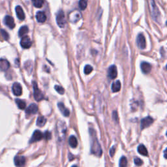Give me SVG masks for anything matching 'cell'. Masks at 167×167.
Segmentation results:
<instances>
[{"mask_svg": "<svg viewBox=\"0 0 167 167\" xmlns=\"http://www.w3.org/2000/svg\"><path fill=\"white\" fill-rule=\"evenodd\" d=\"M33 95L34 98L37 101H40L44 99V95L43 93L38 88L37 84L35 82H33Z\"/></svg>", "mask_w": 167, "mask_h": 167, "instance_id": "obj_5", "label": "cell"}, {"mask_svg": "<svg viewBox=\"0 0 167 167\" xmlns=\"http://www.w3.org/2000/svg\"><path fill=\"white\" fill-rule=\"evenodd\" d=\"M166 150H165V152H164V157H165V158H166Z\"/></svg>", "mask_w": 167, "mask_h": 167, "instance_id": "obj_37", "label": "cell"}, {"mask_svg": "<svg viewBox=\"0 0 167 167\" xmlns=\"http://www.w3.org/2000/svg\"><path fill=\"white\" fill-rule=\"evenodd\" d=\"M149 6L151 16L155 22H159L160 17V11L154 0H149Z\"/></svg>", "mask_w": 167, "mask_h": 167, "instance_id": "obj_2", "label": "cell"}, {"mask_svg": "<svg viewBox=\"0 0 167 167\" xmlns=\"http://www.w3.org/2000/svg\"><path fill=\"white\" fill-rule=\"evenodd\" d=\"M69 20L71 22H74L75 23L77 21L80 20V18H81V14L79 11H75L70 12L69 14Z\"/></svg>", "mask_w": 167, "mask_h": 167, "instance_id": "obj_10", "label": "cell"}, {"mask_svg": "<svg viewBox=\"0 0 167 167\" xmlns=\"http://www.w3.org/2000/svg\"><path fill=\"white\" fill-rule=\"evenodd\" d=\"M153 119L150 116H147L145 118L142 119V120H141V123H140L141 129H144L146 127H150V125L153 123Z\"/></svg>", "mask_w": 167, "mask_h": 167, "instance_id": "obj_7", "label": "cell"}, {"mask_svg": "<svg viewBox=\"0 0 167 167\" xmlns=\"http://www.w3.org/2000/svg\"><path fill=\"white\" fill-rule=\"evenodd\" d=\"M56 22L60 28H63L65 26L66 24L65 16V13H64V12L62 10H60L58 12H57V15L56 16Z\"/></svg>", "mask_w": 167, "mask_h": 167, "instance_id": "obj_4", "label": "cell"}, {"mask_svg": "<svg viewBox=\"0 0 167 167\" xmlns=\"http://www.w3.org/2000/svg\"><path fill=\"white\" fill-rule=\"evenodd\" d=\"M119 165L121 167H125V166H127V158L123 156L121 158L120 160V164H119Z\"/></svg>", "mask_w": 167, "mask_h": 167, "instance_id": "obj_29", "label": "cell"}, {"mask_svg": "<svg viewBox=\"0 0 167 167\" xmlns=\"http://www.w3.org/2000/svg\"><path fill=\"white\" fill-rule=\"evenodd\" d=\"M121 89V83L119 80L114 82L112 85V90L113 92H118Z\"/></svg>", "mask_w": 167, "mask_h": 167, "instance_id": "obj_22", "label": "cell"}, {"mask_svg": "<svg viewBox=\"0 0 167 167\" xmlns=\"http://www.w3.org/2000/svg\"><path fill=\"white\" fill-rule=\"evenodd\" d=\"M10 67V63L7 60L0 59V70L2 71L7 70Z\"/></svg>", "mask_w": 167, "mask_h": 167, "instance_id": "obj_15", "label": "cell"}, {"mask_svg": "<svg viewBox=\"0 0 167 167\" xmlns=\"http://www.w3.org/2000/svg\"><path fill=\"white\" fill-rule=\"evenodd\" d=\"M15 101L18 106V107L21 109V110H24V109L25 108V106H26V105H25V102L24 101L21 100V99H17L15 100Z\"/></svg>", "mask_w": 167, "mask_h": 167, "instance_id": "obj_26", "label": "cell"}, {"mask_svg": "<svg viewBox=\"0 0 167 167\" xmlns=\"http://www.w3.org/2000/svg\"><path fill=\"white\" fill-rule=\"evenodd\" d=\"M55 89L57 93H59V94L61 95H63L64 94V92H65L64 89L60 86H55Z\"/></svg>", "mask_w": 167, "mask_h": 167, "instance_id": "obj_32", "label": "cell"}, {"mask_svg": "<svg viewBox=\"0 0 167 167\" xmlns=\"http://www.w3.org/2000/svg\"><path fill=\"white\" fill-rule=\"evenodd\" d=\"M28 31H29V29L26 25H24V26L21 27L18 31L19 37H24L25 34H27L28 33Z\"/></svg>", "mask_w": 167, "mask_h": 167, "instance_id": "obj_24", "label": "cell"}, {"mask_svg": "<svg viewBox=\"0 0 167 167\" xmlns=\"http://www.w3.org/2000/svg\"><path fill=\"white\" fill-rule=\"evenodd\" d=\"M36 19L39 23H43L46 20V16L44 12L38 11L36 14Z\"/></svg>", "mask_w": 167, "mask_h": 167, "instance_id": "obj_20", "label": "cell"}, {"mask_svg": "<svg viewBox=\"0 0 167 167\" xmlns=\"http://www.w3.org/2000/svg\"><path fill=\"white\" fill-rule=\"evenodd\" d=\"M79 8L81 10H85L88 6V0H80L78 3Z\"/></svg>", "mask_w": 167, "mask_h": 167, "instance_id": "obj_27", "label": "cell"}, {"mask_svg": "<svg viewBox=\"0 0 167 167\" xmlns=\"http://www.w3.org/2000/svg\"><path fill=\"white\" fill-rule=\"evenodd\" d=\"M138 152H139L140 154L144 156H147L148 155V152H147L146 147L144 146L143 144H140V145H139V146L138 147Z\"/></svg>", "mask_w": 167, "mask_h": 167, "instance_id": "obj_23", "label": "cell"}, {"mask_svg": "<svg viewBox=\"0 0 167 167\" xmlns=\"http://www.w3.org/2000/svg\"><path fill=\"white\" fill-rule=\"evenodd\" d=\"M38 112V107L34 103L31 104L25 110V114L27 115L35 114Z\"/></svg>", "mask_w": 167, "mask_h": 167, "instance_id": "obj_14", "label": "cell"}, {"mask_svg": "<svg viewBox=\"0 0 167 167\" xmlns=\"http://www.w3.org/2000/svg\"><path fill=\"white\" fill-rule=\"evenodd\" d=\"M134 164H135L137 166H140V165H142V164H143V162H142V160H141L139 158H135L134 159Z\"/></svg>", "mask_w": 167, "mask_h": 167, "instance_id": "obj_33", "label": "cell"}, {"mask_svg": "<svg viewBox=\"0 0 167 167\" xmlns=\"http://www.w3.org/2000/svg\"><path fill=\"white\" fill-rule=\"evenodd\" d=\"M12 92L16 96H20L22 94V88L19 83L16 82L12 85Z\"/></svg>", "mask_w": 167, "mask_h": 167, "instance_id": "obj_12", "label": "cell"}, {"mask_svg": "<svg viewBox=\"0 0 167 167\" xmlns=\"http://www.w3.org/2000/svg\"><path fill=\"white\" fill-rule=\"evenodd\" d=\"M35 7L41 8L44 4V0H31Z\"/></svg>", "mask_w": 167, "mask_h": 167, "instance_id": "obj_28", "label": "cell"}, {"mask_svg": "<svg viewBox=\"0 0 167 167\" xmlns=\"http://www.w3.org/2000/svg\"><path fill=\"white\" fill-rule=\"evenodd\" d=\"M89 134L91 136V152L94 155L100 157L102 155V149L96 137L95 131L91 129L89 130Z\"/></svg>", "mask_w": 167, "mask_h": 167, "instance_id": "obj_1", "label": "cell"}, {"mask_svg": "<svg viewBox=\"0 0 167 167\" xmlns=\"http://www.w3.org/2000/svg\"><path fill=\"white\" fill-rule=\"evenodd\" d=\"M16 13H17V16L19 20H24L25 19V14L23 11V9L20 7V6H17L15 9Z\"/></svg>", "mask_w": 167, "mask_h": 167, "instance_id": "obj_17", "label": "cell"}, {"mask_svg": "<svg viewBox=\"0 0 167 167\" xmlns=\"http://www.w3.org/2000/svg\"><path fill=\"white\" fill-rule=\"evenodd\" d=\"M113 118L114 120L115 121H118V114L116 111H114L113 112Z\"/></svg>", "mask_w": 167, "mask_h": 167, "instance_id": "obj_36", "label": "cell"}, {"mask_svg": "<svg viewBox=\"0 0 167 167\" xmlns=\"http://www.w3.org/2000/svg\"><path fill=\"white\" fill-rule=\"evenodd\" d=\"M141 70L144 74H147L150 73L151 70H152V66H151L149 63L147 62H142L140 65Z\"/></svg>", "mask_w": 167, "mask_h": 167, "instance_id": "obj_18", "label": "cell"}, {"mask_svg": "<svg viewBox=\"0 0 167 167\" xmlns=\"http://www.w3.org/2000/svg\"><path fill=\"white\" fill-rule=\"evenodd\" d=\"M69 144L70 146L73 148H75L78 146V141H77L76 138L75 136H70L69 139Z\"/></svg>", "mask_w": 167, "mask_h": 167, "instance_id": "obj_21", "label": "cell"}, {"mask_svg": "<svg viewBox=\"0 0 167 167\" xmlns=\"http://www.w3.org/2000/svg\"><path fill=\"white\" fill-rule=\"evenodd\" d=\"M115 153V147H112V148L110 150V155L111 157H113Z\"/></svg>", "mask_w": 167, "mask_h": 167, "instance_id": "obj_35", "label": "cell"}, {"mask_svg": "<svg viewBox=\"0 0 167 167\" xmlns=\"http://www.w3.org/2000/svg\"><path fill=\"white\" fill-rule=\"evenodd\" d=\"M4 22L5 25L10 29H13L15 27V23L13 18L11 16H6L4 18Z\"/></svg>", "mask_w": 167, "mask_h": 167, "instance_id": "obj_13", "label": "cell"}, {"mask_svg": "<svg viewBox=\"0 0 167 167\" xmlns=\"http://www.w3.org/2000/svg\"><path fill=\"white\" fill-rule=\"evenodd\" d=\"M25 163V158L24 156L17 155L15 157V164L17 166H24Z\"/></svg>", "mask_w": 167, "mask_h": 167, "instance_id": "obj_16", "label": "cell"}, {"mask_svg": "<svg viewBox=\"0 0 167 167\" xmlns=\"http://www.w3.org/2000/svg\"><path fill=\"white\" fill-rule=\"evenodd\" d=\"M20 45L23 49H30L32 45V42L30 39V38L28 36L22 37V39L20 41Z\"/></svg>", "mask_w": 167, "mask_h": 167, "instance_id": "obj_6", "label": "cell"}, {"mask_svg": "<svg viewBox=\"0 0 167 167\" xmlns=\"http://www.w3.org/2000/svg\"><path fill=\"white\" fill-rule=\"evenodd\" d=\"M137 43L138 46L139 47L140 49H144L146 46V43L145 37L144 36V35L142 33L139 34L137 38Z\"/></svg>", "mask_w": 167, "mask_h": 167, "instance_id": "obj_8", "label": "cell"}, {"mask_svg": "<svg viewBox=\"0 0 167 167\" xmlns=\"http://www.w3.org/2000/svg\"><path fill=\"white\" fill-rule=\"evenodd\" d=\"M57 107H58L60 112L63 114L64 116L68 117L70 115L69 110L65 107V105L62 103V102H59V103L57 104Z\"/></svg>", "mask_w": 167, "mask_h": 167, "instance_id": "obj_19", "label": "cell"}, {"mask_svg": "<svg viewBox=\"0 0 167 167\" xmlns=\"http://www.w3.org/2000/svg\"><path fill=\"white\" fill-rule=\"evenodd\" d=\"M93 71V67L89 65H86L84 67V73L86 75H88V74L91 73Z\"/></svg>", "mask_w": 167, "mask_h": 167, "instance_id": "obj_31", "label": "cell"}, {"mask_svg": "<svg viewBox=\"0 0 167 167\" xmlns=\"http://www.w3.org/2000/svg\"><path fill=\"white\" fill-rule=\"evenodd\" d=\"M43 137H44L43 134L40 131L36 130L33 133V136H32L31 139H30V143H33V142H37V141H39L42 139H43Z\"/></svg>", "mask_w": 167, "mask_h": 167, "instance_id": "obj_9", "label": "cell"}, {"mask_svg": "<svg viewBox=\"0 0 167 167\" xmlns=\"http://www.w3.org/2000/svg\"><path fill=\"white\" fill-rule=\"evenodd\" d=\"M44 137H45V139L47 140L50 139L51 133L49 132V131H46V132H45V133H44Z\"/></svg>", "mask_w": 167, "mask_h": 167, "instance_id": "obj_34", "label": "cell"}, {"mask_svg": "<svg viewBox=\"0 0 167 167\" xmlns=\"http://www.w3.org/2000/svg\"><path fill=\"white\" fill-rule=\"evenodd\" d=\"M118 71L117 68L115 65H111L108 70V76L110 79H115L117 77Z\"/></svg>", "mask_w": 167, "mask_h": 167, "instance_id": "obj_11", "label": "cell"}, {"mask_svg": "<svg viewBox=\"0 0 167 167\" xmlns=\"http://www.w3.org/2000/svg\"><path fill=\"white\" fill-rule=\"evenodd\" d=\"M66 130L67 127L65 123L62 121H59L57 124V136L59 141L62 142L65 139Z\"/></svg>", "mask_w": 167, "mask_h": 167, "instance_id": "obj_3", "label": "cell"}, {"mask_svg": "<svg viewBox=\"0 0 167 167\" xmlns=\"http://www.w3.org/2000/svg\"><path fill=\"white\" fill-rule=\"evenodd\" d=\"M46 123V119L44 116H39L37 118V125L38 127H43Z\"/></svg>", "mask_w": 167, "mask_h": 167, "instance_id": "obj_25", "label": "cell"}, {"mask_svg": "<svg viewBox=\"0 0 167 167\" xmlns=\"http://www.w3.org/2000/svg\"><path fill=\"white\" fill-rule=\"evenodd\" d=\"M0 33H1V36H2L3 38H4V40L7 41L9 39V35L7 32L5 30H0Z\"/></svg>", "mask_w": 167, "mask_h": 167, "instance_id": "obj_30", "label": "cell"}]
</instances>
